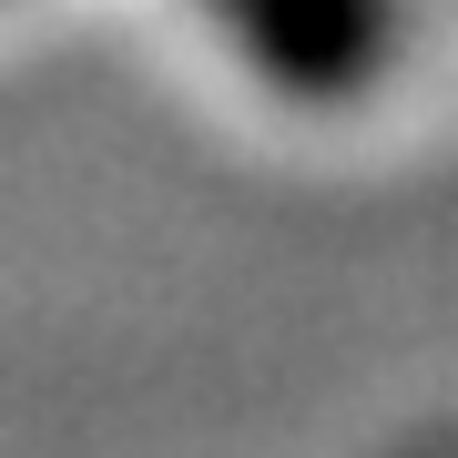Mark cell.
Listing matches in <instances>:
<instances>
[{"instance_id": "cell-1", "label": "cell", "mask_w": 458, "mask_h": 458, "mask_svg": "<svg viewBox=\"0 0 458 458\" xmlns=\"http://www.w3.org/2000/svg\"><path fill=\"white\" fill-rule=\"evenodd\" d=\"M245 31L276 62H295L306 82H336L367 51V0H245Z\"/></svg>"}]
</instances>
